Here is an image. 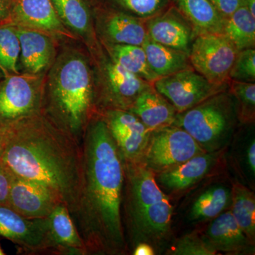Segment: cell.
<instances>
[{"instance_id":"6da1fadb","label":"cell","mask_w":255,"mask_h":255,"mask_svg":"<svg viewBox=\"0 0 255 255\" xmlns=\"http://www.w3.org/2000/svg\"><path fill=\"white\" fill-rule=\"evenodd\" d=\"M81 145L83 181L75 225L87 255H125L124 160L100 113L87 124Z\"/></svg>"},{"instance_id":"7a4b0ae2","label":"cell","mask_w":255,"mask_h":255,"mask_svg":"<svg viewBox=\"0 0 255 255\" xmlns=\"http://www.w3.org/2000/svg\"><path fill=\"white\" fill-rule=\"evenodd\" d=\"M1 164L11 175L50 188L78 219L82 191L81 142L41 113L6 128Z\"/></svg>"},{"instance_id":"3957f363","label":"cell","mask_w":255,"mask_h":255,"mask_svg":"<svg viewBox=\"0 0 255 255\" xmlns=\"http://www.w3.org/2000/svg\"><path fill=\"white\" fill-rule=\"evenodd\" d=\"M95 85L86 56L63 50L51 65L44 83L41 113L81 142L95 113Z\"/></svg>"},{"instance_id":"277c9868","label":"cell","mask_w":255,"mask_h":255,"mask_svg":"<svg viewBox=\"0 0 255 255\" xmlns=\"http://www.w3.org/2000/svg\"><path fill=\"white\" fill-rule=\"evenodd\" d=\"M124 165L122 207L128 237L134 246L146 243L159 249L170 238L173 207L154 172L139 162Z\"/></svg>"},{"instance_id":"5b68a950","label":"cell","mask_w":255,"mask_h":255,"mask_svg":"<svg viewBox=\"0 0 255 255\" xmlns=\"http://www.w3.org/2000/svg\"><path fill=\"white\" fill-rule=\"evenodd\" d=\"M238 122L236 100L225 91L177 114L172 125L186 130L205 152H213L229 145Z\"/></svg>"},{"instance_id":"8992f818","label":"cell","mask_w":255,"mask_h":255,"mask_svg":"<svg viewBox=\"0 0 255 255\" xmlns=\"http://www.w3.org/2000/svg\"><path fill=\"white\" fill-rule=\"evenodd\" d=\"M44 75L18 73L0 80V127L41 113Z\"/></svg>"},{"instance_id":"52a82bcc","label":"cell","mask_w":255,"mask_h":255,"mask_svg":"<svg viewBox=\"0 0 255 255\" xmlns=\"http://www.w3.org/2000/svg\"><path fill=\"white\" fill-rule=\"evenodd\" d=\"M205 152L182 128L171 125L151 132L138 162L155 174L184 163Z\"/></svg>"},{"instance_id":"ba28073f","label":"cell","mask_w":255,"mask_h":255,"mask_svg":"<svg viewBox=\"0 0 255 255\" xmlns=\"http://www.w3.org/2000/svg\"><path fill=\"white\" fill-rule=\"evenodd\" d=\"M238 50L223 33H199L191 43L189 60L193 69L215 84L228 83Z\"/></svg>"},{"instance_id":"9c48e42d","label":"cell","mask_w":255,"mask_h":255,"mask_svg":"<svg viewBox=\"0 0 255 255\" xmlns=\"http://www.w3.org/2000/svg\"><path fill=\"white\" fill-rule=\"evenodd\" d=\"M156 90L182 113L210 97L227 91L228 84L213 83L194 69L161 77L153 82Z\"/></svg>"},{"instance_id":"30bf717a","label":"cell","mask_w":255,"mask_h":255,"mask_svg":"<svg viewBox=\"0 0 255 255\" xmlns=\"http://www.w3.org/2000/svg\"><path fill=\"white\" fill-rule=\"evenodd\" d=\"M105 82L96 92L97 112L108 110H128L137 97L152 83L127 71L112 59L104 67Z\"/></svg>"},{"instance_id":"8fae6325","label":"cell","mask_w":255,"mask_h":255,"mask_svg":"<svg viewBox=\"0 0 255 255\" xmlns=\"http://www.w3.org/2000/svg\"><path fill=\"white\" fill-rule=\"evenodd\" d=\"M0 237L9 240L28 253H55L48 217L28 219L7 205H0Z\"/></svg>"},{"instance_id":"7c38bea8","label":"cell","mask_w":255,"mask_h":255,"mask_svg":"<svg viewBox=\"0 0 255 255\" xmlns=\"http://www.w3.org/2000/svg\"><path fill=\"white\" fill-rule=\"evenodd\" d=\"M100 114L105 119L124 162H138L152 131L129 111L108 110Z\"/></svg>"},{"instance_id":"4fadbf2b","label":"cell","mask_w":255,"mask_h":255,"mask_svg":"<svg viewBox=\"0 0 255 255\" xmlns=\"http://www.w3.org/2000/svg\"><path fill=\"white\" fill-rule=\"evenodd\" d=\"M61 204L59 196L50 188L11 175L7 206L23 217L44 219Z\"/></svg>"},{"instance_id":"5bb4252c","label":"cell","mask_w":255,"mask_h":255,"mask_svg":"<svg viewBox=\"0 0 255 255\" xmlns=\"http://www.w3.org/2000/svg\"><path fill=\"white\" fill-rule=\"evenodd\" d=\"M2 23L38 30L53 38H75L58 18L50 0H14Z\"/></svg>"},{"instance_id":"9a60e30c","label":"cell","mask_w":255,"mask_h":255,"mask_svg":"<svg viewBox=\"0 0 255 255\" xmlns=\"http://www.w3.org/2000/svg\"><path fill=\"white\" fill-rule=\"evenodd\" d=\"M223 152V150L205 152L194 156L173 168L156 174V182L169 192L187 190L212 173L221 161Z\"/></svg>"},{"instance_id":"2e32d148","label":"cell","mask_w":255,"mask_h":255,"mask_svg":"<svg viewBox=\"0 0 255 255\" xmlns=\"http://www.w3.org/2000/svg\"><path fill=\"white\" fill-rule=\"evenodd\" d=\"M20 43V73L44 75L56 58L53 37L31 28L15 26Z\"/></svg>"},{"instance_id":"e0dca14e","label":"cell","mask_w":255,"mask_h":255,"mask_svg":"<svg viewBox=\"0 0 255 255\" xmlns=\"http://www.w3.org/2000/svg\"><path fill=\"white\" fill-rule=\"evenodd\" d=\"M204 236L218 253L238 255L255 252V245L242 231L230 209L213 219Z\"/></svg>"},{"instance_id":"ac0fdd59","label":"cell","mask_w":255,"mask_h":255,"mask_svg":"<svg viewBox=\"0 0 255 255\" xmlns=\"http://www.w3.org/2000/svg\"><path fill=\"white\" fill-rule=\"evenodd\" d=\"M128 111L135 114L151 131L172 125L178 114L153 85L141 92Z\"/></svg>"},{"instance_id":"d6986e66","label":"cell","mask_w":255,"mask_h":255,"mask_svg":"<svg viewBox=\"0 0 255 255\" xmlns=\"http://www.w3.org/2000/svg\"><path fill=\"white\" fill-rule=\"evenodd\" d=\"M48 219L55 253L87 255L85 243L66 206L63 204L57 206Z\"/></svg>"},{"instance_id":"ffe728a7","label":"cell","mask_w":255,"mask_h":255,"mask_svg":"<svg viewBox=\"0 0 255 255\" xmlns=\"http://www.w3.org/2000/svg\"><path fill=\"white\" fill-rule=\"evenodd\" d=\"M146 29L147 36L152 41L189 54L192 31L182 18L173 14H165L150 21Z\"/></svg>"},{"instance_id":"44dd1931","label":"cell","mask_w":255,"mask_h":255,"mask_svg":"<svg viewBox=\"0 0 255 255\" xmlns=\"http://www.w3.org/2000/svg\"><path fill=\"white\" fill-rule=\"evenodd\" d=\"M142 47L150 68L159 78L193 68L187 53L163 46L148 36Z\"/></svg>"},{"instance_id":"7402d4cb","label":"cell","mask_w":255,"mask_h":255,"mask_svg":"<svg viewBox=\"0 0 255 255\" xmlns=\"http://www.w3.org/2000/svg\"><path fill=\"white\" fill-rule=\"evenodd\" d=\"M55 12L69 31L88 43L93 41L91 14L86 0H50Z\"/></svg>"},{"instance_id":"603a6c76","label":"cell","mask_w":255,"mask_h":255,"mask_svg":"<svg viewBox=\"0 0 255 255\" xmlns=\"http://www.w3.org/2000/svg\"><path fill=\"white\" fill-rule=\"evenodd\" d=\"M231 187L215 184L203 191L195 199L189 211V219L194 222L211 221L231 207Z\"/></svg>"},{"instance_id":"cb8c5ba5","label":"cell","mask_w":255,"mask_h":255,"mask_svg":"<svg viewBox=\"0 0 255 255\" xmlns=\"http://www.w3.org/2000/svg\"><path fill=\"white\" fill-rule=\"evenodd\" d=\"M104 31L112 44L142 46L147 29L137 18L125 14H114L107 18Z\"/></svg>"},{"instance_id":"d4e9b609","label":"cell","mask_w":255,"mask_h":255,"mask_svg":"<svg viewBox=\"0 0 255 255\" xmlns=\"http://www.w3.org/2000/svg\"><path fill=\"white\" fill-rule=\"evenodd\" d=\"M199 33H223L225 19L210 0H177Z\"/></svg>"},{"instance_id":"484cf974","label":"cell","mask_w":255,"mask_h":255,"mask_svg":"<svg viewBox=\"0 0 255 255\" xmlns=\"http://www.w3.org/2000/svg\"><path fill=\"white\" fill-rule=\"evenodd\" d=\"M231 211L242 231L252 244L255 243V196L250 187L235 181L231 187Z\"/></svg>"},{"instance_id":"4316f807","label":"cell","mask_w":255,"mask_h":255,"mask_svg":"<svg viewBox=\"0 0 255 255\" xmlns=\"http://www.w3.org/2000/svg\"><path fill=\"white\" fill-rule=\"evenodd\" d=\"M223 34L227 37L238 51L255 48V16L241 5L225 19Z\"/></svg>"},{"instance_id":"83f0119b","label":"cell","mask_w":255,"mask_h":255,"mask_svg":"<svg viewBox=\"0 0 255 255\" xmlns=\"http://www.w3.org/2000/svg\"><path fill=\"white\" fill-rule=\"evenodd\" d=\"M108 47L111 59L127 71L152 84L159 78L150 68L142 46L112 43Z\"/></svg>"},{"instance_id":"f1b7e54d","label":"cell","mask_w":255,"mask_h":255,"mask_svg":"<svg viewBox=\"0 0 255 255\" xmlns=\"http://www.w3.org/2000/svg\"><path fill=\"white\" fill-rule=\"evenodd\" d=\"M234 139V138H233ZM233 141V163L235 169L251 189L255 180V140L254 132Z\"/></svg>"},{"instance_id":"f546056e","label":"cell","mask_w":255,"mask_h":255,"mask_svg":"<svg viewBox=\"0 0 255 255\" xmlns=\"http://www.w3.org/2000/svg\"><path fill=\"white\" fill-rule=\"evenodd\" d=\"M19 56L20 43L16 26L0 23V73L3 77L20 73Z\"/></svg>"},{"instance_id":"4dcf8cb0","label":"cell","mask_w":255,"mask_h":255,"mask_svg":"<svg viewBox=\"0 0 255 255\" xmlns=\"http://www.w3.org/2000/svg\"><path fill=\"white\" fill-rule=\"evenodd\" d=\"M231 92L237 105L238 120L243 124L254 123L255 118V84L233 81Z\"/></svg>"},{"instance_id":"1f68e13d","label":"cell","mask_w":255,"mask_h":255,"mask_svg":"<svg viewBox=\"0 0 255 255\" xmlns=\"http://www.w3.org/2000/svg\"><path fill=\"white\" fill-rule=\"evenodd\" d=\"M218 252L206 239L197 233L186 235L178 239L167 254L173 255H215Z\"/></svg>"},{"instance_id":"d6a6232c","label":"cell","mask_w":255,"mask_h":255,"mask_svg":"<svg viewBox=\"0 0 255 255\" xmlns=\"http://www.w3.org/2000/svg\"><path fill=\"white\" fill-rule=\"evenodd\" d=\"M233 81L255 82V50L248 48L238 53L229 73Z\"/></svg>"},{"instance_id":"836d02e7","label":"cell","mask_w":255,"mask_h":255,"mask_svg":"<svg viewBox=\"0 0 255 255\" xmlns=\"http://www.w3.org/2000/svg\"><path fill=\"white\" fill-rule=\"evenodd\" d=\"M119 4L138 16L154 14L159 9L162 0H117Z\"/></svg>"},{"instance_id":"e575fe53","label":"cell","mask_w":255,"mask_h":255,"mask_svg":"<svg viewBox=\"0 0 255 255\" xmlns=\"http://www.w3.org/2000/svg\"><path fill=\"white\" fill-rule=\"evenodd\" d=\"M224 18L234 13L242 5V0H210Z\"/></svg>"},{"instance_id":"d590c367","label":"cell","mask_w":255,"mask_h":255,"mask_svg":"<svg viewBox=\"0 0 255 255\" xmlns=\"http://www.w3.org/2000/svg\"><path fill=\"white\" fill-rule=\"evenodd\" d=\"M11 174L0 164V205H7Z\"/></svg>"},{"instance_id":"8d00e7d4","label":"cell","mask_w":255,"mask_h":255,"mask_svg":"<svg viewBox=\"0 0 255 255\" xmlns=\"http://www.w3.org/2000/svg\"><path fill=\"white\" fill-rule=\"evenodd\" d=\"M133 255H155V251L148 243H139L134 246Z\"/></svg>"},{"instance_id":"74e56055","label":"cell","mask_w":255,"mask_h":255,"mask_svg":"<svg viewBox=\"0 0 255 255\" xmlns=\"http://www.w3.org/2000/svg\"><path fill=\"white\" fill-rule=\"evenodd\" d=\"M14 2V0H0V23L8 17Z\"/></svg>"},{"instance_id":"f35d334b","label":"cell","mask_w":255,"mask_h":255,"mask_svg":"<svg viewBox=\"0 0 255 255\" xmlns=\"http://www.w3.org/2000/svg\"><path fill=\"white\" fill-rule=\"evenodd\" d=\"M6 129L0 127V164H1V157L4 152L5 143H6Z\"/></svg>"},{"instance_id":"ab89813d","label":"cell","mask_w":255,"mask_h":255,"mask_svg":"<svg viewBox=\"0 0 255 255\" xmlns=\"http://www.w3.org/2000/svg\"><path fill=\"white\" fill-rule=\"evenodd\" d=\"M242 5L249 10L253 16H255V0H242Z\"/></svg>"},{"instance_id":"60d3db41","label":"cell","mask_w":255,"mask_h":255,"mask_svg":"<svg viewBox=\"0 0 255 255\" xmlns=\"http://www.w3.org/2000/svg\"><path fill=\"white\" fill-rule=\"evenodd\" d=\"M5 253H4V251H2V249H1V247H0V255H4Z\"/></svg>"},{"instance_id":"b9f144b4","label":"cell","mask_w":255,"mask_h":255,"mask_svg":"<svg viewBox=\"0 0 255 255\" xmlns=\"http://www.w3.org/2000/svg\"><path fill=\"white\" fill-rule=\"evenodd\" d=\"M2 75H1V73H0V80H1V78H2Z\"/></svg>"}]
</instances>
